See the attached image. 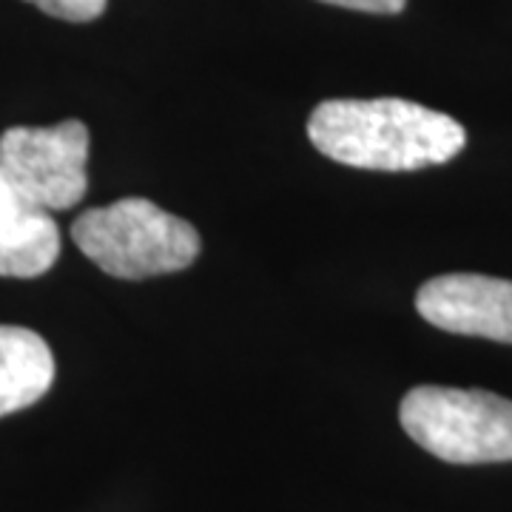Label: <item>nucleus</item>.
I'll use <instances>...</instances> for the list:
<instances>
[{
  "label": "nucleus",
  "instance_id": "obj_1",
  "mask_svg": "<svg viewBox=\"0 0 512 512\" xmlns=\"http://www.w3.org/2000/svg\"><path fill=\"white\" fill-rule=\"evenodd\" d=\"M308 137L319 154L365 171H419L450 163L467 143L450 114L413 100H325L313 109Z\"/></svg>",
  "mask_w": 512,
  "mask_h": 512
},
{
  "label": "nucleus",
  "instance_id": "obj_2",
  "mask_svg": "<svg viewBox=\"0 0 512 512\" xmlns=\"http://www.w3.org/2000/svg\"><path fill=\"white\" fill-rule=\"evenodd\" d=\"M72 239L100 271L128 282L185 271L202 248L191 222L143 197L83 211L72 225Z\"/></svg>",
  "mask_w": 512,
  "mask_h": 512
},
{
  "label": "nucleus",
  "instance_id": "obj_6",
  "mask_svg": "<svg viewBox=\"0 0 512 512\" xmlns=\"http://www.w3.org/2000/svg\"><path fill=\"white\" fill-rule=\"evenodd\" d=\"M60 256V228L52 211L37 205L0 168V276L35 279Z\"/></svg>",
  "mask_w": 512,
  "mask_h": 512
},
{
  "label": "nucleus",
  "instance_id": "obj_8",
  "mask_svg": "<svg viewBox=\"0 0 512 512\" xmlns=\"http://www.w3.org/2000/svg\"><path fill=\"white\" fill-rule=\"evenodd\" d=\"M26 3H32L52 18L69 20V23H89L106 12L109 0H26Z\"/></svg>",
  "mask_w": 512,
  "mask_h": 512
},
{
  "label": "nucleus",
  "instance_id": "obj_4",
  "mask_svg": "<svg viewBox=\"0 0 512 512\" xmlns=\"http://www.w3.org/2000/svg\"><path fill=\"white\" fill-rule=\"evenodd\" d=\"M89 128L66 120L49 128H6L0 168L46 211H66L89 191Z\"/></svg>",
  "mask_w": 512,
  "mask_h": 512
},
{
  "label": "nucleus",
  "instance_id": "obj_9",
  "mask_svg": "<svg viewBox=\"0 0 512 512\" xmlns=\"http://www.w3.org/2000/svg\"><path fill=\"white\" fill-rule=\"evenodd\" d=\"M330 6H342L353 12H370V15H399L407 0H322Z\"/></svg>",
  "mask_w": 512,
  "mask_h": 512
},
{
  "label": "nucleus",
  "instance_id": "obj_3",
  "mask_svg": "<svg viewBox=\"0 0 512 512\" xmlns=\"http://www.w3.org/2000/svg\"><path fill=\"white\" fill-rule=\"evenodd\" d=\"M404 433L450 464L512 461V402L487 390L421 384L399 407Z\"/></svg>",
  "mask_w": 512,
  "mask_h": 512
},
{
  "label": "nucleus",
  "instance_id": "obj_5",
  "mask_svg": "<svg viewBox=\"0 0 512 512\" xmlns=\"http://www.w3.org/2000/svg\"><path fill=\"white\" fill-rule=\"evenodd\" d=\"M421 319L447 333L512 345V282L484 274H444L416 293Z\"/></svg>",
  "mask_w": 512,
  "mask_h": 512
},
{
  "label": "nucleus",
  "instance_id": "obj_7",
  "mask_svg": "<svg viewBox=\"0 0 512 512\" xmlns=\"http://www.w3.org/2000/svg\"><path fill=\"white\" fill-rule=\"evenodd\" d=\"M55 382V356L29 328L0 325V419L40 402Z\"/></svg>",
  "mask_w": 512,
  "mask_h": 512
}]
</instances>
